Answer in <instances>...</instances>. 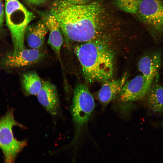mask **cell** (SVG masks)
<instances>
[{
  "instance_id": "6da1fadb",
  "label": "cell",
  "mask_w": 163,
  "mask_h": 163,
  "mask_svg": "<svg viewBox=\"0 0 163 163\" xmlns=\"http://www.w3.org/2000/svg\"><path fill=\"white\" fill-rule=\"evenodd\" d=\"M51 13L58 21L68 46L70 42L98 39L104 27L103 8L98 2L77 4L62 0L54 3Z\"/></svg>"
},
{
  "instance_id": "7a4b0ae2",
  "label": "cell",
  "mask_w": 163,
  "mask_h": 163,
  "mask_svg": "<svg viewBox=\"0 0 163 163\" xmlns=\"http://www.w3.org/2000/svg\"><path fill=\"white\" fill-rule=\"evenodd\" d=\"M74 50L88 83L110 80L115 68V53L104 40L97 39L76 45Z\"/></svg>"
},
{
  "instance_id": "3957f363",
  "label": "cell",
  "mask_w": 163,
  "mask_h": 163,
  "mask_svg": "<svg viewBox=\"0 0 163 163\" xmlns=\"http://www.w3.org/2000/svg\"><path fill=\"white\" fill-rule=\"evenodd\" d=\"M5 12L13 44L11 52L16 54L26 48L25 34L34 16L18 0H5Z\"/></svg>"
},
{
  "instance_id": "277c9868",
  "label": "cell",
  "mask_w": 163,
  "mask_h": 163,
  "mask_svg": "<svg viewBox=\"0 0 163 163\" xmlns=\"http://www.w3.org/2000/svg\"><path fill=\"white\" fill-rule=\"evenodd\" d=\"M95 107L93 97L87 86L79 83L74 91L71 112L75 129L73 142H76L82 128L89 120Z\"/></svg>"
},
{
  "instance_id": "5b68a950",
  "label": "cell",
  "mask_w": 163,
  "mask_h": 163,
  "mask_svg": "<svg viewBox=\"0 0 163 163\" xmlns=\"http://www.w3.org/2000/svg\"><path fill=\"white\" fill-rule=\"evenodd\" d=\"M16 125L21 126L15 120L12 111H8L0 119V148L5 163H14L18 153L27 145L26 140L19 141L14 137L12 128Z\"/></svg>"
},
{
  "instance_id": "8992f818",
  "label": "cell",
  "mask_w": 163,
  "mask_h": 163,
  "mask_svg": "<svg viewBox=\"0 0 163 163\" xmlns=\"http://www.w3.org/2000/svg\"><path fill=\"white\" fill-rule=\"evenodd\" d=\"M151 88L142 75L126 82L117 98L120 109L124 113L129 112L133 102L146 97Z\"/></svg>"
},
{
  "instance_id": "52a82bcc",
  "label": "cell",
  "mask_w": 163,
  "mask_h": 163,
  "mask_svg": "<svg viewBox=\"0 0 163 163\" xmlns=\"http://www.w3.org/2000/svg\"><path fill=\"white\" fill-rule=\"evenodd\" d=\"M45 56L43 49L25 48L16 54L11 52L7 53L2 58L0 65L6 69L21 68L38 63Z\"/></svg>"
},
{
  "instance_id": "ba28073f",
  "label": "cell",
  "mask_w": 163,
  "mask_h": 163,
  "mask_svg": "<svg viewBox=\"0 0 163 163\" xmlns=\"http://www.w3.org/2000/svg\"><path fill=\"white\" fill-rule=\"evenodd\" d=\"M137 12L147 25L156 31H163V3L161 0H142Z\"/></svg>"
},
{
  "instance_id": "9c48e42d",
  "label": "cell",
  "mask_w": 163,
  "mask_h": 163,
  "mask_svg": "<svg viewBox=\"0 0 163 163\" xmlns=\"http://www.w3.org/2000/svg\"><path fill=\"white\" fill-rule=\"evenodd\" d=\"M161 62V51H152L145 54L139 60L138 68L146 83L152 87L154 79L158 80Z\"/></svg>"
},
{
  "instance_id": "30bf717a",
  "label": "cell",
  "mask_w": 163,
  "mask_h": 163,
  "mask_svg": "<svg viewBox=\"0 0 163 163\" xmlns=\"http://www.w3.org/2000/svg\"><path fill=\"white\" fill-rule=\"evenodd\" d=\"M39 102L51 115H56L59 112L60 104L55 85L48 81L43 82L41 88L37 94Z\"/></svg>"
},
{
  "instance_id": "8fae6325",
  "label": "cell",
  "mask_w": 163,
  "mask_h": 163,
  "mask_svg": "<svg viewBox=\"0 0 163 163\" xmlns=\"http://www.w3.org/2000/svg\"><path fill=\"white\" fill-rule=\"evenodd\" d=\"M126 75L116 80H110L103 82L97 94V99L103 107H106L117 98L126 82Z\"/></svg>"
},
{
  "instance_id": "7c38bea8",
  "label": "cell",
  "mask_w": 163,
  "mask_h": 163,
  "mask_svg": "<svg viewBox=\"0 0 163 163\" xmlns=\"http://www.w3.org/2000/svg\"><path fill=\"white\" fill-rule=\"evenodd\" d=\"M48 31L45 23L39 22L28 25L24 37L28 46L30 48L43 49L45 37Z\"/></svg>"
},
{
  "instance_id": "4fadbf2b",
  "label": "cell",
  "mask_w": 163,
  "mask_h": 163,
  "mask_svg": "<svg viewBox=\"0 0 163 163\" xmlns=\"http://www.w3.org/2000/svg\"><path fill=\"white\" fill-rule=\"evenodd\" d=\"M45 23L50 32L48 43L60 59V49L64 38L59 22L51 14L47 17Z\"/></svg>"
},
{
  "instance_id": "5bb4252c",
  "label": "cell",
  "mask_w": 163,
  "mask_h": 163,
  "mask_svg": "<svg viewBox=\"0 0 163 163\" xmlns=\"http://www.w3.org/2000/svg\"><path fill=\"white\" fill-rule=\"evenodd\" d=\"M149 108L156 113H163V86L152 85L146 96Z\"/></svg>"
},
{
  "instance_id": "9a60e30c",
  "label": "cell",
  "mask_w": 163,
  "mask_h": 163,
  "mask_svg": "<svg viewBox=\"0 0 163 163\" xmlns=\"http://www.w3.org/2000/svg\"><path fill=\"white\" fill-rule=\"evenodd\" d=\"M21 80L23 89L27 95H37L42 85L43 82L35 72L30 71L23 74Z\"/></svg>"
},
{
  "instance_id": "2e32d148",
  "label": "cell",
  "mask_w": 163,
  "mask_h": 163,
  "mask_svg": "<svg viewBox=\"0 0 163 163\" xmlns=\"http://www.w3.org/2000/svg\"><path fill=\"white\" fill-rule=\"evenodd\" d=\"M116 4L121 10L126 12L136 14L142 0H115Z\"/></svg>"
},
{
  "instance_id": "e0dca14e",
  "label": "cell",
  "mask_w": 163,
  "mask_h": 163,
  "mask_svg": "<svg viewBox=\"0 0 163 163\" xmlns=\"http://www.w3.org/2000/svg\"><path fill=\"white\" fill-rule=\"evenodd\" d=\"M4 16V11L2 0H0V29L2 27Z\"/></svg>"
},
{
  "instance_id": "ac0fdd59",
  "label": "cell",
  "mask_w": 163,
  "mask_h": 163,
  "mask_svg": "<svg viewBox=\"0 0 163 163\" xmlns=\"http://www.w3.org/2000/svg\"><path fill=\"white\" fill-rule=\"evenodd\" d=\"M29 3L34 5H39L43 3L46 0H26Z\"/></svg>"
},
{
  "instance_id": "d6986e66",
  "label": "cell",
  "mask_w": 163,
  "mask_h": 163,
  "mask_svg": "<svg viewBox=\"0 0 163 163\" xmlns=\"http://www.w3.org/2000/svg\"><path fill=\"white\" fill-rule=\"evenodd\" d=\"M72 3L77 4H82V2H84L86 0H66Z\"/></svg>"
}]
</instances>
